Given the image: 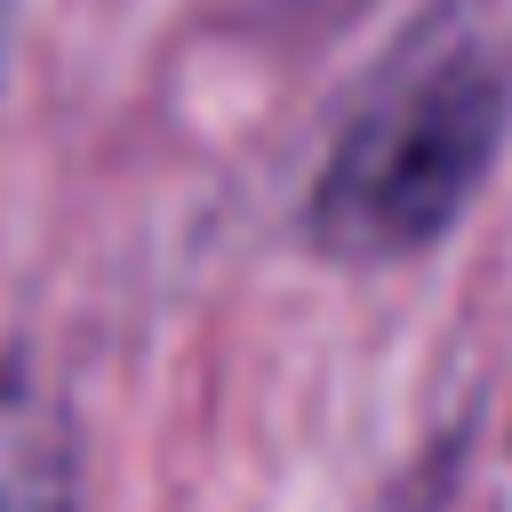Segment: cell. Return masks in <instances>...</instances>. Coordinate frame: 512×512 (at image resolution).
Masks as SVG:
<instances>
[{
	"mask_svg": "<svg viewBox=\"0 0 512 512\" xmlns=\"http://www.w3.org/2000/svg\"><path fill=\"white\" fill-rule=\"evenodd\" d=\"M0 512H80L72 408L24 360L0 368Z\"/></svg>",
	"mask_w": 512,
	"mask_h": 512,
	"instance_id": "2",
	"label": "cell"
},
{
	"mask_svg": "<svg viewBox=\"0 0 512 512\" xmlns=\"http://www.w3.org/2000/svg\"><path fill=\"white\" fill-rule=\"evenodd\" d=\"M512 112V64L472 24L408 40L376 88L344 112L312 176V240L344 264H392L432 248L480 192Z\"/></svg>",
	"mask_w": 512,
	"mask_h": 512,
	"instance_id": "1",
	"label": "cell"
}]
</instances>
